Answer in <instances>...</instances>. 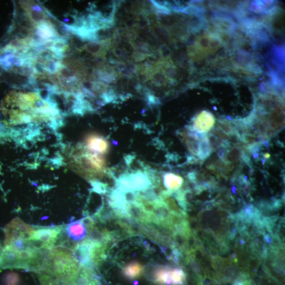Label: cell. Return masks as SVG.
Here are the masks:
<instances>
[{"mask_svg": "<svg viewBox=\"0 0 285 285\" xmlns=\"http://www.w3.org/2000/svg\"><path fill=\"white\" fill-rule=\"evenodd\" d=\"M44 261L41 249L29 240H18L7 246L0 243V270L22 269L40 271Z\"/></svg>", "mask_w": 285, "mask_h": 285, "instance_id": "6da1fadb", "label": "cell"}, {"mask_svg": "<svg viewBox=\"0 0 285 285\" xmlns=\"http://www.w3.org/2000/svg\"><path fill=\"white\" fill-rule=\"evenodd\" d=\"M80 266L73 251L60 246L48 252L43 270L62 285H74Z\"/></svg>", "mask_w": 285, "mask_h": 285, "instance_id": "7a4b0ae2", "label": "cell"}, {"mask_svg": "<svg viewBox=\"0 0 285 285\" xmlns=\"http://www.w3.org/2000/svg\"><path fill=\"white\" fill-rule=\"evenodd\" d=\"M69 163L74 171L91 182L110 174L104 156L90 152L83 147L76 150Z\"/></svg>", "mask_w": 285, "mask_h": 285, "instance_id": "3957f363", "label": "cell"}, {"mask_svg": "<svg viewBox=\"0 0 285 285\" xmlns=\"http://www.w3.org/2000/svg\"><path fill=\"white\" fill-rule=\"evenodd\" d=\"M181 136L192 155L200 160H205L210 155L212 149L207 136L189 130L182 132Z\"/></svg>", "mask_w": 285, "mask_h": 285, "instance_id": "277c9868", "label": "cell"}, {"mask_svg": "<svg viewBox=\"0 0 285 285\" xmlns=\"http://www.w3.org/2000/svg\"><path fill=\"white\" fill-rule=\"evenodd\" d=\"M63 226L36 227L32 233L29 240L35 246L40 249L53 248L61 235Z\"/></svg>", "mask_w": 285, "mask_h": 285, "instance_id": "5b68a950", "label": "cell"}, {"mask_svg": "<svg viewBox=\"0 0 285 285\" xmlns=\"http://www.w3.org/2000/svg\"><path fill=\"white\" fill-rule=\"evenodd\" d=\"M220 47V42L216 37L204 34L196 40L190 52L195 60L201 61L215 54Z\"/></svg>", "mask_w": 285, "mask_h": 285, "instance_id": "8992f818", "label": "cell"}, {"mask_svg": "<svg viewBox=\"0 0 285 285\" xmlns=\"http://www.w3.org/2000/svg\"><path fill=\"white\" fill-rule=\"evenodd\" d=\"M35 228V227L26 223L19 218L14 219L4 229V245L7 246L18 240H29Z\"/></svg>", "mask_w": 285, "mask_h": 285, "instance_id": "52a82bcc", "label": "cell"}, {"mask_svg": "<svg viewBox=\"0 0 285 285\" xmlns=\"http://www.w3.org/2000/svg\"><path fill=\"white\" fill-rule=\"evenodd\" d=\"M215 116L209 111H204L194 118L188 130L198 134L206 135L215 126Z\"/></svg>", "mask_w": 285, "mask_h": 285, "instance_id": "ba28073f", "label": "cell"}, {"mask_svg": "<svg viewBox=\"0 0 285 285\" xmlns=\"http://www.w3.org/2000/svg\"><path fill=\"white\" fill-rule=\"evenodd\" d=\"M74 285H104V283L96 267L80 266Z\"/></svg>", "mask_w": 285, "mask_h": 285, "instance_id": "9c48e42d", "label": "cell"}, {"mask_svg": "<svg viewBox=\"0 0 285 285\" xmlns=\"http://www.w3.org/2000/svg\"><path fill=\"white\" fill-rule=\"evenodd\" d=\"M87 151L104 156L110 151V144L108 140L97 134L88 135L84 139V146Z\"/></svg>", "mask_w": 285, "mask_h": 285, "instance_id": "30bf717a", "label": "cell"}, {"mask_svg": "<svg viewBox=\"0 0 285 285\" xmlns=\"http://www.w3.org/2000/svg\"><path fill=\"white\" fill-rule=\"evenodd\" d=\"M68 235L75 241H80L85 239L87 230L81 220L69 223L66 228Z\"/></svg>", "mask_w": 285, "mask_h": 285, "instance_id": "8fae6325", "label": "cell"}, {"mask_svg": "<svg viewBox=\"0 0 285 285\" xmlns=\"http://www.w3.org/2000/svg\"><path fill=\"white\" fill-rule=\"evenodd\" d=\"M144 267L137 261H132L122 268V274L125 278L133 280L139 278L144 274Z\"/></svg>", "mask_w": 285, "mask_h": 285, "instance_id": "7c38bea8", "label": "cell"}, {"mask_svg": "<svg viewBox=\"0 0 285 285\" xmlns=\"http://www.w3.org/2000/svg\"><path fill=\"white\" fill-rule=\"evenodd\" d=\"M163 177V184L168 189V191L170 192H175L180 189L184 182V180L181 176L173 173H165Z\"/></svg>", "mask_w": 285, "mask_h": 285, "instance_id": "4fadbf2b", "label": "cell"}, {"mask_svg": "<svg viewBox=\"0 0 285 285\" xmlns=\"http://www.w3.org/2000/svg\"><path fill=\"white\" fill-rule=\"evenodd\" d=\"M242 150L238 148H232L225 151L222 158L227 163L232 164L239 161L243 157Z\"/></svg>", "mask_w": 285, "mask_h": 285, "instance_id": "5bb4252c", "label": "cell"}, {"mask_svg": "<svg viewBox=\"0 0 285 285\" xmlns=\"http://www.w3.org/2000/svg\"><path fill=\"white\" fill-rule=\"evenodd\" d=\"M38 277L40 285H62L52 277L44 273L38 272Z\"/></svg>", "mask_w": 285, "mask_h": 285, "instance_id": "9a60e30c", "label": "cell"}, {"mask_svg": "<svg viewBox=\"0 0 285 285\" xmlns=\"http://www.w3.org/2000/svg\"><path fill=\"white\" fill-rule=\"evenodd\" d=\"M5 282L6 285H19L20 278L16 272H9L5 278Z\"/></svg>", "mask_w": 285, "mask_h": 285, "instance_id": "2e32d148", "label": "cell"}, {"mask_svg": "<svg viewBox=\"0 0 285 285\" xmlns=\"http://www.w3.org/2000/svg\"><path fill=\"white\" fill-rule=\"evenodd\" d=\"M94 192L99 194H105L108 192V185L98 181L90 182Z\"/></svg>", "mask_w": 285, "mask_h": 285, "instance_id": "e0dca14e", "label": "cell"}, {"mask_svg": "<svg viewBox=\"0 0 285 285\" xmlns=\"http://www.w3.org/2000/svg\"><path fill=\"white\" fill-rule=\"evenodd\" d=\"M133 284L134 285H138V281L137 280H135L133 282Z\"/></svg>", "mask_w": 285, "mask_h": 285, "instance_id": "ac0fdd59", "label": "cell"}]
</instances>
